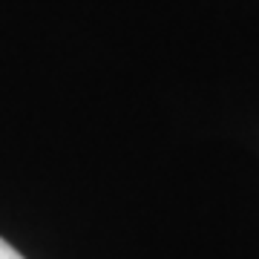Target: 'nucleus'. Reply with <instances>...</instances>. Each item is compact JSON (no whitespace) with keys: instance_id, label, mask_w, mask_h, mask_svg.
<instances>
[{"instance_id":"f257e3e1","label":"nucleus","mask_w":259,"mask_h":259,"mask_svg":"<svg viewBox=\"0 0 259 259\" xmlns=\"http://www.w3.org/2000/svg\"><path fill=\"white\" fill-rule=\"evenodd\" d=\"M0 259H23V256H20V253L12 248L6 239H0Z\"/></svg>"}]
</instances>
